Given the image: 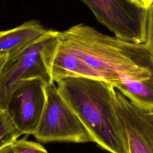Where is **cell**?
<instances>
[{"instance_id":"cell-1","label":"cell","mask_w":153,"mask_h":153,"mask_svg":"<svg viewBox=\"0 0 153 153\" xmlns=\"http://www.w3.org/2000/svg\"><path fill=\"white\" fill-rule=\"evenodd\" d=\"M57 38L73 55L72 76L107 82L136 106L153 102V54L146 44L110 36L83 23L57 31Z\"/></svg>"},{"instance_id":"cell-2","label":"cell","mask_w":153,"mask_h":153,"mask_svg":"<svg viewBox=\"0 0 153 153\" xmlns=\"http://www.w3.org/2000/svg\"><path fill=\"white\" fill-rule=\"evenodd\" d=\"M60 94L78 116L94 142L110 153H128L116 107L117 91L102 80L80 76L57 82Z\"/></svg>"},{"instance_id":"cell-3","label":"cell","mask_w":153,"mask_h":153,"mask_svg":"<svg viewBox=\"0 0 153 153\" xmlns=\"http://www.w3.org/2000/svg\"><path fill=\"white\" fill-rule=\"evenodd\" d=\"M57 43V30L50 29L35 42L8 54L0 71V110H5L10 96L22 82L40 78L47 84L54 82L50 65Z\"/></svg>"},{"instance_id":"cell-4","label":"cell","mask_w":153,"mask_h":153,"mask_svg":"<svg viewBox=\"0 0 153 153\" xmlns=\"http://www.w3.org/2000/svg\"><path fill=\"white\" fill-rule=\"evenodd\" d=\"M33 136L41 142H94L78 116L60 94L54 82L46 85V102Z\"/></svg>"},{"instance_id":"cell-5","label":"cell","mask_w":153,"mask_h":153,"mask_svg":"<svg viewBox=\"0 0 153 153\" xmlns=\"http://www.w3.org/2000/svg\"><path fill=\"white\" fill-rule=\"evenodd\" d=\"M115 36L139 44L146 41L148 10L127 0H80Z\"/></svg>"},{"instance_id":"cell-6","label":"cell","mask_w":153,"mask_h":153,"mask_svg":"<svg viewBox=\"0 0 153 153\" xmlns=\"http://www.w3.org/2000/svg\"><path fill=\"white\" fill-rule=\"evenodd\" d=\"M40 78L22 82L10 96L5 111L23 134L33 135L46 102V85Z\"/></svg>"},{"instance_id":"cell-7","label":"cell","mask_w":153,"mask_h":153,"mask_svg":"<svg viewBox=\"0 0 153 153\" xmlns=\"http://www.w3.org/2000/svg\"><path fill=\"white\" fill-rule=\"evenodd\" d=\"M116 107L128 153H153V112L137 108L120 91Z\"/></svg>"},{"instance_id":"cell-8","label":"cell","mask_w":153,"mask_h":153,"mask_svg":"<svg viewBox=\"0 0 153 153\" xmlns=\"http://www.w3.org/2000/svg\"><path fill=\"white\" fill-rule=\"evenodd\" d=\"M47 29L35 20L5 30H0V55L14 53L47 34Z\"/></svg>"},{"instance_id":"cell-9","label":"cell","mask_w":153,"mask_h":153,"mask_svg":"<svg viewBox=\"0 0 153 153\" xmlns=\"http://www.w3.org/2000/svg\"><path fill=\"white\" fill-rule=\"evenodd\" d=\"M23 134L5 110H0V148L14 142Z\"/></svg>"},{"instance_id":"cell-10","label":"cell","mask_w":153,"mask_h":153,"mask_svg":"<svg viewBox=\"0 0 153 153\" xmlns=\"http://www.w3.org/2000/svg\"><path fill=\"white\" fill-rule=\"evenodd\" d=\"M13 145L14 153H48L41 144L26 139H17Z\"/></svg>"},{"instance_id":"cell-11","label":"cell","mask_w":153,"mask_h":153,"mask_svg":"<svg viewBox=\"0 0 153 153\" xmlns=\"http://www.w3.org/2000/svg\"><path fill=\"white\" fill-rule=\"evenodd\" d=\"M145 44L148 45L153 54V4L151 5L148 10L146 41Z\"/></svg>"},{"instance_id":"cell-12","label":"cell","mask_w":153,"mask_h":153,"mask_svg":"<svg viewBox=\"0 0 153 153\" xmlns=\"http://www.w3.org/2000/svg\"><path fill=\"white\" fill-rule=\"evenodd\" d=\"M136 7L148 10L152 4L151 0H127Z\"/></svg>"},{"instance_id":"cell-13","label":"cell","mask_w":153,"mask_h":153,"mask_svg":"<svg viewBox=\"0 0 153 153\" xmlns=\"http://www.w3.org/2000/svg\"><path fill=\"white\" fill-rule=\"evenodd\" d=\"M0 153H14V147L13 143L9 144L0 148Z\"/></svg>"},{"instance_id":"cell-14","label":"cell","mask_w":153,"mask_h":153,"mask_svg":"<svg viewBox=\"0 0 153 153\" xmlns=\"http://www.w3.org/2000/svg\"><path fill=\"white\" fill-rule=\"evenodd\" d=\"M8 57V54H2L0 55V71L5 63Z\"/></svg>"},{"instance_id":"cell-15","label":"cell","mask_w":153,"mask_h":153,"mask_svg":"<svg viewBox=\"0 0 153 153\" xmlns=\"http://www.w3.org/2000/svg\"><path fill=\"white\" fill-rule=\"evenodd\" d=\"M151 1H152V4H153V0H151Z\"/></svg>"},{"instance_id":"cell-16","label":"cell","mask_w":153,"mask_h":153,"mask_svg":"<svg viewBox=\"0 0 153 153\" xmlns=\"http://www.w3.org/2000/svg\"></svg>"}]
</instances>
